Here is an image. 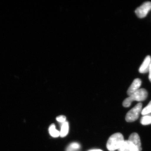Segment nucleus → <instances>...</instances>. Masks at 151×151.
<instances>
[{
	"label": "nucleus",
	"instance_id": "1",
	"mask_svg": "<svg viewBox=\"0 0 151 151\" xmlns=\"http://www.w3.org/2000/svg\"><path fill=\"white\" fill-rule=\"evenodd\" d=\"M148 93L145 89H139L131 96L126 98L123 103V106L126 108L130 107L133 101L142 102L147 99Z\"/></svg>",
	"mask_w": 151,
	"mask_h": 151
},
{
	"label": "nucleus",
	"instance_id": "2",
	"mask_svg": "<svg viewBox=\"0 0 151 151\" xmlns=\"http://www.w3.org/2000/svg\"><path fill=\"white\" fill-rule=\"evenodd\" d=\"M124 141V136L121 133L113 134L108 139L107 144V149L110 151L119 150Z\"/></svg>",
	"mask_w": 151,
	"mask_h": 151
},
{
	"label": "nucleus",
	"instance_id": "3",
	"mask_svg": "<svg viewBox=\"0 0 151 151\" xmlns=\"http://www.w3.org/2000/svg\"><path fill=\"white\" fill-rule=\"evenodd\" d=\"M142 104L139 103L128 112L126 116V120L128 122H135L139 118L142 113Z\"/></svg>",
	"mask_w": 151,
	"mask_h": 151
},
{
	"label": "nucleus",
	"instance_id": "4",
	"mask_svg": "<svg viewBox=\"0 0 151 151\" xmlns=\"http://www.w3.org/2000/svg\"><path fill=\"white\" fill-rule=\"evenodd\" d=\"M151 10V2L147 1L136 9L135 12L138 17L143 18L147 16V14Z\"/></svg>",
	"mask_w": 151,
	"mask_h": 151
},
{
	"label": "nucleus",
	"instance_id": "5",
	"mask_svg": "<svg viewBox=\"0 0 151 151\" xmlns=\"http://www.w3.org/2000/svg\"><path fill=\"white\" fill-rule=\"evenodd\" d=\"M119 151H140L139 149L129 140H124Z\"/></svg>",
	"mask_w": 151,
	"mask_h": 151
},
{
	"label": "nucleus",
	"instance_id": "6",
	"mask_svg": "<svg viewBox=\"0 0 151 151\" xmlns=\"http://www.w3.org/2000/svg\"><path fill=\"white\" fill-rule=\"evenodd\" d=\"M142 85V81L139 78H136L133 81L129 88L127 91V94L129 96H131L133 93L139 89Z\"/></svg>",
	"mask_w": 151,
	"mask_h": 151
},
{
	"label": "nucleus",
	"instance_id": "7",
	"mask_svg": "<svg viewBox=\"0 0 151 151\" xmlns=\"http://www.w3.org/2000/svg\"><path fill=\"white\" fill-rule=\"evenodd\" d=\"M151 63V57L148 55L145 58L142 64L139 69V72L142 73H145L149 72V68Z\"/></svg>",
	"mask_w": 151,
	"mask_h": 151
},
{
	"label": "nucleus",
	"instance_id": "8",
	"mask_svg": "<svg viewBox=\"0 0 151 151\" xmlns=\"http://www.w3.org/2000/svg\"><path fill=\"white\" fill-rule=\"evenodd\" d=\"M129 140L132 142L139 149V150L142 151V144L139 136L137 133H134L130 135Z\"/></svg>",
	"mask_w": 151,
	"mask_h": 151
},
{
	"label": "nucleus",
	"instance_id": "9",
	"mask_svg": "<svg viewBox=\"0 0 151 151\" xmlns=\"http://www.w3.org/2000/svg\"><path fill=\"white\" fill-rule=\"evenodd\" d=\"M69 131V125L68 122H65L62 124L61 127V129L60 132V136L61 137H66L68 134Z\"/></svg>",
	"mask_w": 151,
	"mask_h": 151
},
{
	"label": "nucleus",
	"instance_id": "10",
	"mask_svg": "<svg viewBox=\"0 0 151 151\" xmlns=\"http://www.w3.org/2000/svg\"><path fill=\"white\" fill-rule=\"evenodd\" d=\"M49 133L52 137H58L60 135V132L55 129V126L54 124H52L49 128Z\"/></svg>",
	"mask_w": 151,
	"mask_h": 151
},
{
	"label": "nucleus",
	"instance_id": "11",
	"mask_svg": "<svg viewBox=\"0 0 151 151\" xmlns=\"http://www.w3.org/2000/svg\"><path fill=\"white\" fill-rule=\"evenodd\" d=\"M80 148V145L77 142H73L68 146L65 151H75Z\"/></svg>",
	"mask_w": 151,
	"mask_h": 151
},
{
	"label": "nucleus",
	"instance_id": "12",
	"mask_svg": "<svg viewBox=\"0 0 151 151\" xmlns=\"http://www.w3.org/2000/svg\"><path fill=\"white\" fill-rule=\"evenodd\" d=\"M141 123L143 125H147L151 124V115H145L141 120Z\"/></svg>",
	"mask_w": 151,
	"mask_h": 151
},
{
	"label": "nucleus",
	"instance_id": "13",
	"mask_svg": "<svg viewBox=\"0 0 151 151\" xmlns=\"http://www.w3.org/2000/svg\"><path fill=\"white\" fill-rule=\"evenodd\" d=\"M151 113V101L149 103L148 105L142 109V115L143 116L148 115Z\"/></svg>",
	"mask_w": 151,
	"mask_h": 151
},
{
	"label": "nucleus",
	"instance_id": "14",
	"mask_svg": "<svg viewBox=\"0 0 151 151\" xmlns=\"http://www.w3.org/2000/svg\"><path fill=\"white\" fill-rule=\"evenodd\" d=\"M56 120L59 123L63 124L66 121V117L63 115H61V116H59L57 117Z\"/></svg>",
	"mask_w": 151,
	"mask_h": 151
},
{
	"label": "nucleus",
	"instance_id": "15",
	"mask_svg": "<svg viewBox=\"0 0 151 151\" xmlns=\"http://www.w3.org/2000/svg\"><path fill=\"white\" fill-rule=\"evenodd\" d=\"M149 80H150V82H151V63L150 65V68H149Z\"/></svg>",
	"mask_w": 151,
	"mask_h": 151
},
{
	"label": "nucleus",
	"instance_id": "16",
	"mask_svg": "<svg viewBox=\"0 0 151 151\" xmlns=\"http://www.w3.org/2000/svg\"><path fill=\"white\" fill-rule=\"evenodd\" d=\"M88 151H103L100 150H98V149H94V150H90Z\"/></svg>",
	"mask_w": 151,
	"mask_h": 151
}]
</instances>
